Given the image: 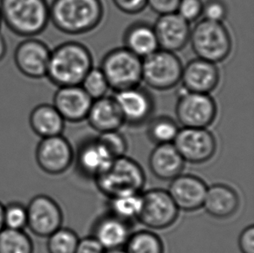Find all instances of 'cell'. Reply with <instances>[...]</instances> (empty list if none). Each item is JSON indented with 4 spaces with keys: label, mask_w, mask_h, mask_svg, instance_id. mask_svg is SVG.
I'll use <instances>...</instances> for the list:
<instances>
[{
    "label": "cell",
    "mask_w": 254,
    "mask_h": 253,
    "mask_svg": "<svg viewBox=\"0 0 254 253\" xmlns=\"http://www.w3.org/2000/svg\"><path fill=\"white\" fill-rule=\"evenodd\" d=\"M27 209L18 202H12L3 208L4 228L24 230L27 227Z\"/></svg>",
    "instance_id": "1f68e13d"
},
{
    "label": "cell",
    "mask_w": 254,
    "mask_h": 253,
    "mask_svg": "<svg viewBox=\"0 0 254 253\" xmlns=\"http://www.w3.org/2000/svg\"><path fill=\"white\" fill-rule=\"evenodd\" d=\"M0 11L7 27L24 38L40 34L50 22L46 0H0Z\"/></svg>",
    "instance_id": "3957f363"
},
{
    "label": "cell",
    "mask_w": 254,
    "mask_h": 253,
    "mask_svg": "<svg viewBox=\"0 0 254 253\" xmlns=\"http://www.w3.org/2000/svg\"><path fill=\"white\" fill-rule=\"evenodd\" d=\"M105 253H127L126 251L123 249H116V250L106 251Z\"/></svg>",
    "instance_id": "b9f144b4"
},
{
    "label": "cell",
    "mask_w": 254,
    "mask_h": 253,
    "mask_svg": "<svg viewBox=\"0 0 254 253\" xmlns=\"http://www.w3.org/2000/svg\"><path fill=\"white\" fill-rule=\"evenodd\" d=\"M97 139L106 147L107 150L109 151L114 159L124 156V154L127 151L126 139L118 131L101 133Z\"/></svg>",
    "instance_id": "d6a6232c"
},
{
    "label": "cell",
    "mask_w": 254,
    "mask_h": 253,
    "mask_svg": "<svg viewBox=\"0 0 254 253\" xmlns=\"http://www.w3.org/2000/svg\"><path fill=\"white\" fill-rule=\"evenodd\" d=\"M201 0H181L176 12L189 23L198 19L202 15Z\"/></svg>",
    "instance_id": "836d02e7"
},
{
    "label": "cell",
    "mask_w": 254,
    "mask_h": 253,
    "mask_svg": "<svg viewBox=\"0 0 254 253\" xmlns=\"http://www.w3.org/2000/svg\"><path fill=\"white\" fill-rule=\"evenodd\" d=\"M142 205L138 219L152 229H165L178 218L179 208L169 191L153 189L141 195Z\"/></svg>",
    "instance_id": "9c48e42d"
},
{
    "label": "cell",
    "mask_w": 254,
    "mask_h": 253,
    "mask_svg": "<svg viewBox=\"0 0 254 253\" xmlns=\"http://www.w3.org/2000/svg\"><path fill=\"white\" fill-rule=\"evenodd\" d=\"M2 23H3V20H2V16H1V11H0V28H1V25H2Z\"/></svg>",
    "instance_id": "7bdbcfd3"
},
{
    "label": "cell",
    "mask_w": 254,
    "mask_h": 253,
    "mask_svg": "<svg viewBox=\"0 0 254 253\" xmlns=\"http://www.w3.org/2000/svg\"><path fill=\"white\" fill-rule=\"evenodd\" d=\"M185 161L174 144L157 145L149 156V168L155 177L172 181L182 175Z\"/></svg>",
    "instance_id": "44dd1931"
},
{
    "label": "cell",
    "mask_w": 254,
    "mask_h": 253,
    "mask_svg": "<svg viewBox=\"0 0 254 253\" xmlns=\"http://www.w3.org/2000/svg\"><path fill=\"white\" fill-rule=\"evenodd\" d=\"M182 70V61L175 52L159 49L142 59V81L153 89L175 88L181 82Z\"/></svg>",
    "instance_id": "52a82bcc"
},
{
    "label": "cell",
    "mask_w": 254,
    "mask_h": 253,
    "mask_svg": "<svg viewBox=\"0 0 254 253\" xmlns=\"http://www.w3.org/2000/svg\"><path fill=\"white\" fill-rule=\"evenodd\" d=\"M7 45L5 39L2 35L0 34V61L3 60V58L6 55Z\"/></svg>",
    "instance_id": "ab89813d"
},
{
    "label": "cell",
    "mask_w": 254,
    "mask_h": 253,
    "mask_svg": "<svg viewBox=\"0 0 254 253\" xmlns=\"http://www.w3.org/2000/svg\"><path fill=\"white\" fill-rule=\"evenodd\" d=\"M101 0H53L50 21L58 30L69 35L84 34L103 20Z\"/></svg>",
    "instance_id": "7a4b0ae2"
},
{
    "label": "cell",
    "mask_w": 254,
    "mask_h": 253,
    "mask_svg": "<svg viewBox=\"0 0 254 253\" xmlns=\"http://www.w3.org/2000/svg\"><path fill=\"white\" fill-rule=\"evenodd\" d=\"M95 179L100 191L110 198L139 193L145 184L141 166L125 156L114 159L109 168Z\"/></svg>",
    "instance_id": "277c9868"
},
{
    "label": "cell",
    "mask_w": 254,
    "mask_h": 253,
    "mask_svg": "<svg viewBox=\"0 0 254 253\" xmlns=\"http://www.w3.org/2000/svg\"><path fill=\"white\" fill-rule=\"evenodd\" d=\"M202 15L206 20L222 23L227 17V5L221 0H208L203 3Z\"/></svg>",
    "instance_id": "e575fe53"
},
{
    "label": "cell",
    "mask_w": 254,
    "mask_h": 253,
    "mask_svg": "<svg viewBox=\"0 0 254 253\" xmlns=\"http://www.w3.org/2000/svg\"><path fill=\"white\" fill-rule=\"evenodd\" d=\"M116 6L124 13L137 14L147 6V0H113Z\"/></svg>",
    "instance_id": "8d00e7d4"
},
{
    "label": "cell",
    "mask_w": 254,
    "mask_h": 253,
    "mask_svg": "<svg viewBox=\"0 0 254 253\" xmlns=\"http://www.w3.org/2000/svg\"><path fill=\"white\" fill-rule=\"evenodd\" d=\"M181 0H147V5L161 15L175 13Z\"/></svg>",
    "instance_id": "d590c367"
},
{
    "label": "cell",
    "mask_w": 254,
    "mask_h": 253,
    "mask_svg": "<svg viewBox=\"0 0 254 253\" xmlns=\"http://www.w3.org/2000/svg\"><path fill=\"white\" fill-rule=\"evenodd\" d=\"M110 198L111 214L127 222L138 219L142 205V198L140 193L122 195Z\"/></svg>",
    "instance_id": "4316f807"
},
{
    "label": "cell",
    "mask_w": 254,
    "mask_h": 253,
    "mask_svg": "<svg viewBox=\"0 0 254 253\" xmlns=\"http://www.w3.org/2000/svg\"><path fill=\"white\" fill-rule=\"evenodd\" d=\"M78 242L74 231L60 227L48 237L47 249L49 253H75Z\"/></svg>",
    "instance_id": "f546056e"
},
{
    "label": "cell",
    "mask_w": 254,
    "mask_h": 253,
    "mask_svg": "<svg viewBox=\"0 0 254 253\" xmlns=\"http://www.w3.org/2000/svg\"><path fill=\"white\" fill-rule=\"evenodd\" d=\"M29 123L37 135L46 138L62 134L65 121L53 104L43 103L32 110Z\"/></svg>",
    "instance_id": "cb8c5ba5"
},
{
    "label": "cell",
    "mask_w": 254,
    "mask_h": 253,
    "mask_svg": "<svg viewBox=\"0 0 254 253\" xmlns=\"http://www.w3.org/2000/svg\"><path fill=\"white\" fill-rule=\"evenodd\" d=\"M3 208H4V205L0 202V232L4 228V224H3Z\"/></svg>",
    "instance_id": "60d3db41"
},
{
    "label": "cell",
    "mask_w": 254,
    "mask_h": 253,
    "mask_svg": "<svg viewBox=\"0 0 254 253\" xmlns=\"http://www.w3.org/2000/svg\"><path fill=\"white\" fill-rule=\"evenodd\" d=\"M179 130L178 125L169 117H158L149 124L148 134L149 139L156 145L173 143Z\"/></svg>",
    "instance_id": "f1b7e54d"
},
{
    "label": "cell",
    "mask_w": 254,
    "mask_h": 253,
    "mask_svg": "<svg viewBox=\"0 0 254 253\" xmlns=\"http://www.w3.org/2000/svg\"><path fill=\"white\" fill-rule=\"evenodd\" d=\"M93 68L91 53L77 42H67L51 52L47 75L58 87L81 85Z\"/></svg>",
    "instance_id": "6da1fadb"
},
{
    "label": "cell",
    "mask_w": 254,
    "mask_h": 253,
    "mask_svg": "<svg viewBox=\"0 0 254 253\" xmlns=\"http://www.w3.org/2000/svg\"><path fill=\"white\" fill-rule=\"evenodd\" d=\"M174 146L185 161L204 163L213 158L216 151V140L206 128L183 127L179 130Z\"/></svg>",
    "instance_id": "30bf717a"
},
{
    "label": "cell",
    "mask_w": 254,
    "mask_h": 253,
    "mask_svg": "<svg viewBox=\"0 0 254 253\" xmlns=\"http://www.w3.org/2000/svg\"><path fill=\"white\" fill-rule=\"evenodd\" d=\"M220 79L216 63L197 59L183 66L181 82L189 92L209 94L218 86Z\"/></svg>",
    "instance_id": "ac0fdd59"
},
{
    "label": "cell",
    "mask_w": 254,
    "mask_h": 253,
    "mask_svg": "<svg viewBox=\"0 0 254 253\" xmlns=\"http://www.w3.org/2000/svg\"><path fill=\"white\" fill-rule=\"evenodd\" d=\"M240 198L229 186L213 185L207 189L203 206L206 212L217 219H227L237 212Z\"/></svg>",
    "instance_id": "603a6c76"
},
{
    "label": "cell",
    "mask_w": 254,
    "mask_h": 253,
    "mask_svg": "<svg viewBox=\"0 0 254 253\" xmlns=\"http://www.w3.org/2000/svg\"><path fill=\"white\" fill-rule=\"evenodd\" d=\"M81 87L93 101L106 96L110 89L106 77L100 68H91L83 79Z\"/></svg>",
    "instance_id": "4dcf8cb0"
},
{
    "label": "cell",
    "mask_w": 254,
    "mask_h": 253,
    "mask_svg": "<svg viewBox=\"0 0 254 253\" xmlns=\"http://www.w3.org/2000/svg\"><path fill=\"white\" fill-rule=\"evenodd\" d=\"M86 119L101 133L118 131L125 124L115 99L107 96L93 101Z\"/></svg>",
    "instance_id": "ffe728a7"
},
{
    "label": "cell",
    "mask_w": 254,
    "mask_h": 253,
    "mask_svg": "<svg viewBox=\"0 0 254 253\" xmlns=\"http://www.w3.org/2000/svg\"><path fill=\"white\" fill-rule=\"evenodd\" d=\"M106 250L94 238L89 237L79 240L75 253H105Z\"/></svg>",
    "instance_id": "74e56055"
},
{
    "label": "cell",
    "mask_w": 254,
    "mask_h": 253,
    "mask_svg": "<svg viewBox=\"0 0 254 253\" xmlns=\"http://www.w3.org/2000/svg\"><path fill=\"white\" fill-rule=\"evenodd\" d=\"M239 247L242 253H254V226L243 230L239 239Z\"/></svg>",
    "instance_id": "f35d334b"
},
{
    "label": "cell",
    "mask_w": 254,
    "mask_h": 253,
    "mask_svg": "<svg viewBox=\"0 0 254 253\" xmlns=\"http://www.w3.org/2000/svg\"><path fill=\"white\" fill-rule=\"evenodd\" d=\"M31 237L24 230L3 228L0 232V253H33Z\"/></svg>",
    "instance_id": "484cf974"
},
{
    "label": "cell",
    "mask_w": 254,
    "mask_h": 253,
    "mask_svg": "<svg viewBox=\"0 0 254 253\" xmlns=\"http://www.w3.org/2000/svg\"><path fill=\"white\" fill-rule=\"evenodd\" d=\"M207 189L199 177L180 175L172 180L169 193L179 209L192 212L202 207Z\"/></svg>",
    "instance_id": "e0dca14e"
},
{
    "label": "cell",
    "mask_w": 254,
    "mask_h": 253,
    "mask_svg": "<svg viewBox=\"0 0 254 253\" xmlns=\"http://www.w3.org/2000/svg\"><path fill=\"white\" fill-rule=\"evenodd\" d=\"M189 24L177 12L161 15L154 26L159 48L171 52L184 48L191 34Z\"/></svg>",
    "instance_id": "9a60e30c"
},
{
    "label": "cell",
    "mask_w": 254,
    "mask_h": 253,
    "mask_svg": "<svg viewBox=\"0 0 254 253\" xmlns=\"http://www.w3.org/2000/svg\"><path fill=\"white\" fill-rule=\"evenodd\" d=\"M124 45L141 59L160 49L154 27L145 23H136L128 27L124 35Z\"/></svg>",
    "instance_id": "d4e9b609"
},
{
    "label": "cell",
    "mask_w": 254,
    "mask_h": 253,
    "mask_svg": "<svg viewBox=\"0 0 254 253\" xmlns=\"http://www.w3.org/2000/svg\"><path fill=\"white\" fill-rule=\"evenodd\" d=\"M26 209L27 227L36 236L48 238L62 227V210L59 204L47 195L35 196Z\"/></svg>",
    "instance_id": "8fae6325"
},
{
    "label": "cell",
    "mask_w": 254,
    "mask_h": 253,
    "mask_svg": "<svg viewBox=\"0 0 254 253\" xmlns=\"http://www.w3.org/2000/svg\"><path fill=\"white\" fill-rule=\"evenodd\" d=\"M179 95L175 113L182 126L206 128L213 124L217 106L209 94L189 92L182 87Z\"/></svg>",
    "instance_id": "ba28073f"
},
{
    "label": "cell",
    "mask_w": 254,
    "mask_h": 253,
    "mask_svg": "<svg viewBox=\"0 0 254 253\" xmlns=\"http://www.w3.org/2000/svg\"><path fill=\"white\" fill-rule=\"evenodd\" d=\"M74 152L67 139L60 135L42 138L36 149V161L43 171L61 175L72 164Z\"/></svg>",
    "instance_id": "7c38bea8"
},
{
    "label": "cell",
    "mask_w": 254,
    "mask_h": 253,
    "mask_svg": "<svg viewBox=\"0 0 254 253\" xmlns=\"http://www.w3.org/2000/svg\"><path fill=\"white\" fill-rule=\"evenodd\" d=\"M114 158L96 138L83 143L77 154V166L83 175L96 178L109 168Z\"/></svg>",
    "instance_id": "7402d4cb"
},
{
    "label": "cell",
    "mask_w": 254,
    "mask_h": 253,
    "mask_svg": "<svg viewBox=\"0 0 254 253\" xmlns=\"http://www.w3.org/2000/svg\"><path fill=\"white\" fill-rule=\"evenodd\" d=\"M92 102L81 85L59 87L53 97V106L69 123L85 120Z\"/></svg>",
    "instance_id": "2e32d148"
},
{
    "label": "cell",
    "mask_w": 254,
    "mask_h": 253,
    "mask_svg": "<svg viewBox=\"0 0 254 253\" xmlns=\"http://www.w3.org/2000/svg\"><path fill=\"white\" fill-rule=\"evenodd\" d=\"M100 68L116 92L137 87L142 81V59L125 47L108 52Z\"/></svg>",
    "instance_id": "8992f818"
},
{
    "label": "cell",
    "mask_w": 254,
    "mask_h": 253,
    "mask_svg": "<svg viewBox=\"0 0 254 253\" xmlns=\"http://www.w3.org/2000/svg\"><path fill=\"white\" fill-rule=\"evenodd\" d=\"M130 235L129 222L113 214L100 219L93 231V237L106 251L122 249Z\"/></svg>",
    "instance_id": "d6986e66"
},
{
    "label": "cell",
    "mask_w": 254,
    "mask_h": 253,
    "mask_svg": "<svg viewBox=\"0 0 254 253\" xmlns=\"http://www.w3.org/2000/svg\"><path fill=\"white\" fill-rule=\"evenodd\" d=\"M125 247L127 253H164L162 240L149 231H139L131 234Z\"/></svg>",
    "instance_id": "83f0119b"
},
{
    "label": "cell",
    "mask_w": 254,
    "mask_h": 253,
    "mask_svg": "<svg viewBox=\"0 0 254 253\" xmlns=\"http://www.w3.org/2000/svg\"><path fill=\"white\" fill-rule=\"evenodd\" d=\"M113 98L124 117V123L131 126L144 124L154 112L153 97L139 86L117 91Z\"/></svg>",
    "instance_id": "5bb4252c"
},
{
    "label": "cell",
    "mask_w": 254,
    "mask_h": 253,
    "mask_svg": "<svg viewBox=\"0 0 254 253\" xmlns=\"http://www.w3.org/2000/svg\"><path fill=\"white\" fill-rule=\"evenodd\" d=\"M189 40L198 59L217 63L230 55L233 43L222 23L203 20L191 30Z\"/></svg>",
    "instance_id": "5b68a950"
},
{
    "label": "cell",
    "mask_w": 254,
    "mask_h": 253,
    "mask_svg": "<svg viewBox=\"0 0 254 253\" xmlns=\"http://www.w3.org/2000/svg\"><path fill=\"white\" fill-rule=\"evenodd\" d=\"M51 52L44 42L28 38L17 45L14 63L21 74L29 78H43L47 75Z\"/></svg>",
    "instance_id": "4fadbf2b"
}]
</instances>
